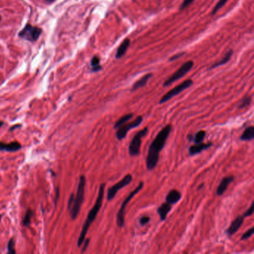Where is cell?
<instances>
[{"label": "cell", "mask_w": 254, "mask_h": 254, "mask_svg": "<svg viewBox=\"0 0 254 254\" xmlns=\"http://www.w3.org/2000/svg\"><path fill=\"white\" fill-rule=\"evenodd\" d=\"M171 129H172V125L171 124H166L157 133L154 140L150 144L145 160L146 168L149 171H152L157 167V163L160 160V154L166 145V141L169 138Z\"/></svg>", "instance_id": "cell-1"}, {"label": "cell", "mask_w": 254, "mask_h": 254, "mask_svg": "<svg viewBox=\"0 0 254 254\" xmlns=\"http://www.w3.org/2000/svg\"><path fill=\"white\" fill-rule=\"evenodd\" d=\"M105 186H106V184H105L104 183H101V184L100 185V186H99L98 193V196L97 198H96V203H95L93 208L89 212L88 215H87V219H86L84 224L83 225V227H82L80 236H79L78 240V247H81V244L84 243V241L86 238V235H87V233H88L89 228L91 226L93 222L96 220V216H97L98 213H99L101 208L102 202H103L104 199V195Z\"/></svg>", "instance_id": "cell-2"}, {"label": "cell", "mask_w": 254, "mask_h": 254, "mask_svg": "<svg viewBox=\"0 0 254 254\" xmlns=\"http://www.w3.org/2000/svg\"><path fill=\"white\" fill-rule=\"evenodd\" d=\"M85 186H86V177L84 175H81L79 179L78 186L77 192L76 195L74 198L73 201V204L70 209V215H71V218L73 220L77 218L80 213L81 207L84 203V194H85Z\"/></svg>", "instance_id": "cell-3"}, {"label": "cell", "mask_w": 254, "mask_h": 254, "mask_svg": "<svg viewBox=\"0 0 254 254\" xmlns=\"http://www.w3.org/2000/svg\"><path fill=\"white\" fill-rule=\"evenodd\" d=\"M144 186V183L143 181H140L138 184V186L132 191L131 192L128 194L127 197H126L125 199L123 201L122 204H121L120 209L118 210V213L116 215V224L118 227L121 228L124 226V224H125V210L126 207H127V204H129L130 201H131L132 198L138 193V192H140Z\"/></svg>", "instance_id": "cell-4"}, {"label": "cell", "mask_w": 254, "mask_h": 254, "mask_svg": "<svg viewBox=\"0 0 254 254\" xmlns=\"http://www.w3.org/2000/svg\"><path fill=\"white\" fill-rule=\"evenodd\" d=\"M148 132L149 129L148 127H145L142 130L138 131L132 138L128 146V153L131 157H136L140 154L142 139L148 135Z\"/></svg>", "instance_id": "cell-5"}, {"label": "cell", "mask_w": 254, "mask_h": 254, "mask_svg": "<svg viewBox=\"0 0 254 254\" xmlns=\"http://www.w3.org/2000/svg\"><path fill=\"white\" fill-rule=\"evenodd\" d=\"M142 121H143V117L142 116H139L133 121H130L129 123L126 122L125 124L121 125V127H118L116 130V139L119 141L124 139L126 137V136H127L129 130L139 127L142 124Z\"/></svg>", "instance_id": "cell-6"}, {"label": "cell", "mask_w": 254, "mask_h": 254, "mask_svg": "<svg viewBox=\"0 0 254 254\" xmlns=\"http://www.w3.org/2000/svg\"><path fill=\"white\" fill-rule=\"evenodd\" d=\"M194 66V62L192 61H189L187 62H186L185 64H183L172 76H171L166 81L163 83V87H169V85H171V84L174 83L176 81L179 80L181 78L184 77L191 70L193 67Z\"/></svg>", "instance_id": "cell-7"}, {"label": "cell", "mask_w": 254, "mask_h": 254, "mask_svg": "<svg viewBox=\"0 0 254 254\" xmlns=\"http://www.w3.org/2000/svg\"><path fill=\"white\" fill-rule=\"evenodd\" d=\"M192 84H193V81H192V80H191V79H187V80L184 81L180 83L179 85L176 86L175 87H174V88L171 89V90H169L168 93H166V94L161 98L159 103H160V104L166 103L168 101H169L170 99L172 98L173 97L177 96V95L180 94V93L184 91L185 90L190 87Z\"/></svg>", "instance_id": "cell-8"}, {"label": "cell", "mask_w": 254, "mask_h": 254, "mask_svg": "<svg viewBox=\"0 0 254 254\" xmlns=\"http://www.w3.org/2000/svg\"><path fill=\"white\" fill-rule=\"evenodd\" d=\"M133 180V177L130 174H127L121 179V180L114 184L113 186H110L107 190V200L108 201H110L113 199L116 195L117 192L124 187L127 186V185L130 184Z\"/></svg>", "instance_id": "cell-9"}, {"label": "cell", "mask_w": 254, "mask_h": 254, "mask_svg": "<svg viewBox=\"0 0 254 254\" xmlns=\"http://www.w3.org/2000/svg\"><path fill=\"white\" fill-rule=\"evenodd\" d=\"M42 33L41 28L38 27L33 26V25H28L19 32V37L21 38H23L25 40H28V41L34 42L36 41L39 38L40 35Z\"/></svg>", "instance_id": "cell-10"}, {"label": "cell", "mask_w": 254, "mask_h": 254, "mask_svg": "<svg viewBox=\"0 0 254 254\" xmlns=\"http://www.w3.org/2000/svg\"><path fill=\"white\" fill-rule=\"evenodd\" d=\"M244 221V217L243 215H238L232 222L229 227L226 230L225 233L228 237H231L242 226Z\"/></svg>", "instance_id": "cell-11"}, {"label": "cell", "mask_w": 254, "mask_h": 254, "mask_svg": "<svg viewBox=\"0 0 254 254\" xmlns=\"http://www.w3.org/2000/svg\"><path fill=\"white\" fill-rule=\"evenodd\" d=\"M235 180V177L233 175L227 176L222 178V180H221L220 184L218 185L217 188V190H216V195L218 196H221L225 192H226L227 189L228 188L229 185L230 183H232Z\"/></svg>", "instance_id": "cell-12"}, {"label": "cell", "mask_w": 254, "mask_h": 254, "mask_svg": "<svg viewBox=\"0 0 254 254\" xmlns=\"http://www.w3.org/2000/svg\"><path fill=\"white\" fill-rule=\"evenodd\" d=\"M213 142H210L207 143H198V144H194V145H191L189 148V154L190 156L196 155V154H200L202 151H205V150L209 149L210 147L213 146Z\"/></svg>", "instance_id": "cell-13"}, {"label": "cell", "mask_w": 254, "mask_h": 254, "mask_svg": "<svg viewBox=\"0 0 254 254\" xmlns=\"http://www.w3.org/2000/svg\"><path fill=\"white\" fill-rule=\"evenodd\" d=\"M20 143L18 142H13L10 143H4V142H0V151H7V152H15L21 149Z\"/></svg>", "instance_id": "cell-14"}, {"label": "cell", "mask_w": 254, "mask_h": 254, "mask_svg": "<svg viewBox=\"0 0 254 254\" xmlns=\"http://www.w3.org/2000/svg\"><path fill=\"white\" fill-rule=\"evenodd\" d=\"M171 210V204L167 202H164L157 208V213H158L160 218L162 221L167 218V215Z\"/></svg>", "instance_id": "cell-15"}, {"label": "cell", "mask_w": 254, "mask_h": 254, "mask_svg": "<svg viewBox=\"0 0 254 254\" xmlns=\"http://www.w3.org/2000/svg\"><path fill=\"white\" fill-rule=\"evenodd\" d=\"M182 195L177 189H171L166 197V202L170 204H175L181 199Z\"/></svg>", "instance_id": "cell-16"}, {"label": "cell", "mask_w": 254, "mask_h": 254, "mask_svg": "<svg viewBox=\"0 0 254 254\" xmlns=\"http://www.w3.org/2000/svg\"><path fill=\"white\" fill-rule=\"evenodd\" d=\"M151 77H152V73H148V74L145 75L143 77L141 78L140 79H139L137 81L135 82L133 86H132L131 92H134L136 91V90H139V89L142 88V87H145V86L147 84V82L148 81V80H149Z\"/></svg>", "instance_id": "cell-17"}, {"label": "cell", "mask_w": 254, "mask_h": 254, "mask_svg": "<svg viewBox=\"0 0 254 254\" xmlns=\"http://www.w3.org/2000/svg\"><path fill=\"white\" fill-rule=\"evenodd\" d=\"M130 44V39L128 38H126L125 40L121 43V45L118 46V49H117L116 54V59H119V58H122V57L125 55Z\"/></svg>", "instance_id": "cell-18"}, {"label": "cell", "mask_w": 254, "mask_h": 254, "mask_svg": "<svg viewBox=\"0 0 254 254\" xmlns=\"http://www.w3.org/2000/svg\"><path fill=\"white\" fill-rule=\"evenodd\" d=\"M254 139V127L253 126H250L247 127L244 130L241 136H240V140L245 141V142H249L252 141Z\"/></svg>", "instance_id": "cell-19"}, {"label": "cell", "mask_w": 254, "mask_h": 254, "mask_svg": "<svg viewBox=\"0 0 254 254\" xmlns=\"http://www.w3.org/2000/svg\"><path fill=\"white\" fill-rule=\"evenodd\" d=\"M232 55H233V50H229L226 54H225L223 58L220 60V61H218V62H216L215 64H213V65L210 67V70L215 69L216 68V67H220V66L226 64L227 63H228L230 61L231 58H232Z\"/></svg>", "instance_id": "cell-20"}, {"label": "cell", "mask_w": 254, "mask_h": 254, "mask_svg": "<svg viewBox=\"0 0 254 254\" xmlns=\"http://www.w3.org/2000/svg\"><path fill=\"white\" fill-rule=\"evenodd\" d=\"M133 116V113H127V114H125V115L122 116L121 117H120V118H118L116 121L115 124H114V126H113L114 129L117 130L118 127H120L121 125H123V124H125L126 122H127L129 120L131 119Z\"/></svg>", "instance_id": "cell-21"}, {"label": "cell", "mask_w": 254, "mask_h": 254, "mask_svg": "<svg viewBox=\"0 0 254 254\" xmlns=\"http://www.w3.org/2000/svg\"><path fill=\"white\" fill-rule=\"evenodd\" d=\"M206 136V131L205 130H199L198 132H197L195 134V136H193V140L192 142H195V144H198L203 142V141L204 140Z\"/></svg>", "instance_id": "cell-22"}, {"label": "cell", "mask_w": 254, "mask_h": 254, "mask_svg": "<svg viewBox=\"0 0 254 254\" xmlns=\"http://www.w3.org/2000/svg\"><path fill=\"white\" fill-rule=\"evenodd\" d=\"M252 101V97L249 95H246L244 98L241 100L239 104H238V108L239 109H242V108L246 107L249 106Z\"/></svg>", "instance_id": "cell-23"}, {"label": "cell", "mask_w": 254, "mask_h": 254, "mask_svg": "<svg viewBox=\"0 0 254 254\" xmlns=\"http://www.w3.org/2000/svg\"><path fill=\"white\" fill-rule=\"evenodd\" d=\"M91 67H93V72H97L101 70V67L100 66V59H99L98 57H93L91 61Z\"/></svg>", "instance_id": "cell-24"}, {"label": "cell", "mask_w": 254, "mask_h": 254, "mask_svg": "<svg viewBox=\"0 0 254 254\" xmlns=\"http://www.w3.org/2000/svg\"><path fill=\"white\" fill-rule=\"evenodd\" d=\"M33 215V212L31 209H28L25 213V217H24L23 221H22V224L25 227L29 226L30 224H31V217Z\"/></svg>", "instance_id": "cell-25"}, {"label": "cell", "mask_w": 254, "mask_h": 254, "mask_svg": "<svg viewBox=\"0 0 254 254\" xmlns=\"http://www.w3.org/2000/svg\"><path fill=\"white\" fill-rule=\"evenodd\" d=\"M227 1L228 0H219V1L217 2V4H215V6L214 7L213 10H212V15L215 14V13H217V12L218 11V10H220L222 7L224 6V4H226Z\"/></svg>", "instance_id": "cell-26"}, {"label": "cell", "mask_w": 254, "mask_h": 254, "mask_svg": "<svg viewBox=\"0 0 254 254\" xmlns=\"http://www.w3.org/2000/svg\"><path fill=\"white\" fill-rule=\"evenodd\" d=\"M7 253H11V254H15L16 251H15V241L14 238H12L9 240L8 243H7Z\"/></svg>", "instance_id": "cell-27"}, {"label": "cell", "mask_w": 254, "mask_h": 254, "mask_svg": "<svg viewBox=\"0 0 254 254\" xmlns=\"http://www.w3.org/2000/svg\"><path fill=\"white\" fill-rule=\"evenodd\" d=\"M253 231H254L253 227H251V228H250V229L247 230L246 231V232L244 233L242 235H241V240H246V239H247V238H250V237H251L252 235H253Z\"/></svg>", "instance_id": "cell-28"}, {"label": "cell", "mask_w": 254, "mask_h": 254, "mask_svg": "<svg viewBox=\"0 0 254 254\" xmlns=\"http://www.w3.org/2000/svg\"><path fill=\"white\" fill-rule=\"evenodd\" d=\"M150 220H151V218H150L149 216L143 215V216H142L141 218H139V224L141 225V226H145V224H147L149 223Z\"/></svg>", "instance_id": "cell-29"}, {"label": "cell", "mask_w": 254, "mask_h": 254, "mask_svg": "<svg viewBox=\"0 0 254 254\" xmlns=\"http://www.w3.org/2000/svg\"><path fill=\"white\" fill-rule=\"evenodd\" d=\"M253 201L252 202L251 205H250V207H249L248 210H247L245 212H244L243 216H244V218L250 217V216H251L252 215H253Z\"/></svg>", "instance_id": "cell-30"}, {"label": "cell", "mask_w": 254, "mask_h": 254, "mask_svg": "<svg viewBox=\"0 0 254 254\" xmlns=\"http://www.w3.org/2000/svg\"><path fill=\"white\" fill-rule=\"evenodd\" d=\"M194 1H195V0H184L183 2L181 4V5H180V10H183V9H185L186 7H189Z\"/></svg>", "instance_id": "cell-31"}, {"label": "cell", "mask_w": 254, "mask_h": 254, "mask_svg": "<svg viewBox=\"0 0 254 254\" xmlns=\"http://www.w3.org/2000/svg\"><path fill=\"white\" fill-rule=\"evenodd\" d=\"M184 52H181V53H178V54H176V55H173L171 58H169V61H175L176 59H178V58H180V57L183 56V55H184Z\"/></svg>", "instance_id": "cell-32"}, {"label": "cell", "mask_w": 254, "mask_h": 254, "mask_svg": "<svg viewBox=\"0 0 254 254\" xmlns=\"http://www.w3.org/2000/svg\"><path fill=\"white\" fill-rule=\"evenodd\" d=\"M74 198H75V195H74V194H72V195H70V200H69V202H68V209H69V210H70V209H71L72 206H73V201H74Z\"/></svg>", "instance_id": "cell-33"}, {"label": "cell", "mask_w": 254, "mask_h": 254, "mask_svg": "<svg viewBox=\"0 0 254 254\" xmlns=\"http://www.w3.org/2000/svg\"><path fill=\"white\" fill-rule=\"evenodd\" d=\"M60 196V189L59 187L56 188V192H55V205H57V203H58V199H59Z\"/></svg>", "instance_id": "cell-34"}, {"label": "cell", "mask_w": 254, "mask_h": 254, "mask_svg": "<svg viewBox=\"0 0 254 254\" xmlns=\"http://www.w3.org/2000/svg\"><path fill=\"white\" fill-rule=\"evenodd\" d=\"M84 245L83 249H82V253H84V252L87 250V247H88L89 244H90V238H87V239L85 238L84 241Z\"/></svg>", "instance_id": "cell-35"}, {"label": "cell", "mask_w": 254, "mask_h": 254, "mask_svg": "<svg viewBox=\"0 0 254 254\" xmlns=\"http://www.w3.org/2000/svg\"><path fill=\"white\" fill-rule=\"evenodd\" d=\"M187 139H189V141H190V142H192V140H193V136H192V134H189L187 136Z\"/></svg>", "instance_id": "cell-36"}, {"label": "cell", "mask_w": 254, "mask_h": 254, "mask_svg": "<svg viewBox=\"0 0 254 254\" xmlns=\"http://www.w3.org/2000/svg\"><path fill=\"white\" fill-rule=\"evenodd\" d=\"M21 127V125H19V124H16V125H15V126H13V127H10V131H11V130H14V129L16 128V127Z\"/></svg>", "instance_id": "cell-37"}, {"label": "cell", "mask_w": 254, "mask_h": 254, "mask_svg": "<svg viewBox=\"0 0 254 254\" xmlns=\"http://www.w3.org/2000/svg\"><path fill=\"white\" fill-rule=\"evenodd\" d=\"M204 186V183H202V184H201V185H200V186L198 187V190H200V189H201V188H202Z\"/></svg>", "instance_id": "cell-38"}, {"label": "cell", "mask_w": 254, "mask_h": 254, "mask_svg": "<svg viewBox=\"0 0 254 254\" xmlns=\"http://www.w3.org/2000/svg\"><path fill=\"white\" fill-rule=\"evenodd\" d=\"M46 1H48V2H52V1H54L55 0H46Z\"/></svg>", "instance_id": "cell-39"}, {"label": "cell", "mask_w": 254, "mask_h": 254, "mask_svg": "<svg viewBox=\"0 0 254 254\" xmlns=\"http://www.w3.org/2000/svg\"><path fill=\"white\" fill-rule=\"evenodd\" d=\"M3 124H4V122H3V121H0V127H1V126L3 125Z\"/></svg>", "instance_id": "cell-40"}, {"label": "cell", "mask_w": 254, "mask_h": 254, "mask_svg": "<svg viewBox=\"0 0 254 254\" xmlns=\"http://www.w3.org/2000/svg\"><path fill=\"white\" fill-rule=\"evenodd\" d=\"M1 215H0V221H1Z\"/></svg>", "instance_id": "cell-41"}, {"label": "cell", "mask_w": 254, "mask_h": 254, "mask_svg": "<svg viewBox=\"0 0 254 254\" xmlns=\"http://www.w3.org/2000/svg\"><path fill=\"white\" fill-rule=\"evenodd\" d=\"M0 20H1V16H0Z\"/></svg>", "instance_id": "cell-42"}]
</instances>
